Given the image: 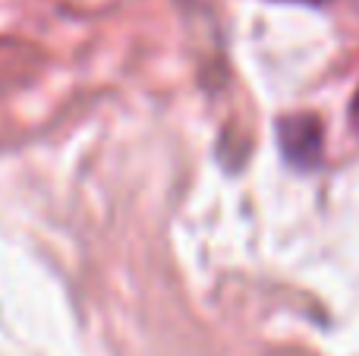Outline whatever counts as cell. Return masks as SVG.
Here are the masks:
<instances>
[{"label":"cell","mask_w":359,"mask_h":356,"mask_svg":"<svg viewBox=\"0 0 359 356\" xmlns=\"http://www.w3.org/2000/svg\"><path fill=\"white\" fill-rule=\"evenodd\" d=\"M278 145L293 167L312 170L322 161V149H325V132H322L318 117H312V114L280 117L278 120Z\"/></svg>","instance_id":"obj_1"},{"label":"cell","mask_w":359,"mask_h":356,"mask_svg":"<svg viewBox=\"0 0 359 356\" xmlns=\"http://www.w3.org/2000/svg\"><path fill=\"white\" fill-rule=\"evenodd\" d=\"M353 120L359 123V92H356V98H353Z\"/></svg>","instance_id":"obj_2"}]
</instances>
